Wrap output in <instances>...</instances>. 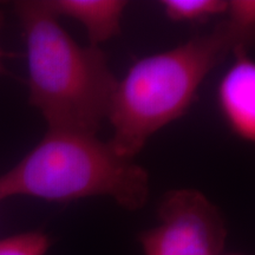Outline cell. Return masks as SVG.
I'll use <instances>...</instances> for the list:
<instances>
[{
	"label": "cell",
	"instance_id": "obj_1",
	"mask_svg": "<svg viewBox=\"0 0 255 255\" xmlns=\"http://www.w3.org/2000/svg\"><path fill=\"white\" fill-rule=\"evenodd\" d=\"M253 38L254 30L227 18L208 33L137 60L115 89L111 146L133 159L155 132L187 113L207 76Z\"/></svg>",
	"mask_w": 255,
	"mask_h": 255
},
{
	"label": "cell",
	"instance_id": "obj_2",
	"mask_svg": "<svg viewBox=\"0 0 255 255\" xmlns=\"http://www.w3.org/2000/svg\"><path fill=\"white\" fill-rule=\"evenodd\" d=\"M26 45L28 101L49 129L92 133L109 115L117 79L100 47L82 46L44 4H14Z\"/></svg>",
	"mask_w": 255,
	"mask_h": 255
},
{
	"label": "cell",
	"instance_id": "obj_3",
	"mask_svg": "<svg viewBox=\"0 0 255 255\" xmlns=\"http://www.w3.org/2000/svg\"><path fill=\"white\" fill-rule=\"evenodd\" d=\"M12 196L50 202L109 196L123 208L137 210L148 201L149 175L96 135L49 129L0 176V200Z\"/></svg>",
	"mask_w": 255,
	"mask_h": 255
},
{
	"label": "cell",
	"instance_id": "obj_4",
	"mask_svg": "<svg viewBox=\"0 0 255 255\" xmlns=\"http://www.w3.org/2000/svg\"><path fill=\"white\" fill-rule=\"evenodd\" d=\"M159 223L139 235L144 255H222L227 227L218 207L196 189L169 191Z\"/></svg>",
	"mask_w": 255,
	"mask_h": 255
},
{
	"label": "cell",
	"instance_id": "obj_5",
	"mask_svg": "<svg viewBox=\"0 0 255 255\" xmlns=\"http://www.w3.org/2000/svg\"><path fill=\"white\" fill-rule=\"evenodd\" d=\"M248 47L234 51V63L223 75L218 101L226 122L241 139H255V64Z\"/></svg>",
	"mask_w": 255,
	"mask_h": 255
},
{
	"label": "cell",
	"instance_id": "obj_6",
	"mask_svg": "<svg viewBox=\"0 0 255 255\" xmlns=\"http://www.w3.org/2000/svg\"><path fill=\"white\" fill-rule=\"evenodd\" d=\"M57 18H72L87 30L90 45L97 46L121 33L124 0H44Z\"/></svg>",
	"mask_w": 255,
	"mask_h": 255
},
{
	"label": "cell",
	"instance_id": "obj_7",
	"mask_svg": "<svg viewBox=\"0 0 255 255\" xmlns=\"http://www.w3.org/2000/svg\"><path fill=\"white\" fill-rule=\"evenodd\" d=\"M164 13L173 21L202 23L227 12L225 0H163Z\"/></svg>",
	"mask_w": 255,
	"mask_h": 255
},
{
	"label": "cell",
	"instance_id": "obj_8",
	"mask_svg": "<svg viewBox=\"0 0 255 255\" xmlns=\"http://www.w3.org/2000/svg\"><path fill=\"white\" fill-rule=\"evenodd\" d=\"M50 247V238L39 231L0 239V255H46Z\"/></svg>",
	"mask_w": 255,
	"mask_h": 255
},
{
	"label": "cell",
	"instance_id": "obj_9",
	"mask_svg": "<svg viewBox=\"0 0 255 255\" xmlns=\"http://www.w3.org/2000/svg\"><path fill=\"white\" fill-rule=\"evenodd\" d=\"M228 18L241 26L254 30L255 2L253 0H232L228 1Z\"/></svg>",
	"mask_w": 255,
	"mask_h": 255
},
{
	"label": "cell",
	"instance_id": "obj_10",
	"mask_svg": "<svg viewBox=\"0 0 255 255\" xmlns=\"http://www.w3.org/2000/svg\"><path fill=\"white\" fill-rule=\"evenodd\" d=\"M4 51L0 49V76L1 75H6L7 73V69L5 68V64H4Z\"/></svg>",
	"mask_w": 255,
	"mask_h": 255
},
{
	"label": "cell",
	"instance_id": "obj_11",
	"mask_svg": "<svg viewBox=\"0 0 255 255\" xmlns=\"http://www.w3.org/2000/svg\"><path fill=\"white\" fill-rule=\"evenodd\" d=\"M231 255H239V254H231Z\"/></svg>",
	"mask_w": 255,
	"mask_h": 255
},
{
	"label": "cell",
	"instance_id": "obj_12",
	"mask_svg": "<svg viewBox=\"0 0 255 255\" xmlns=\"http://www.w3.org/2000/svg\"><path fill=\"white\" fill-rule=\"evenodd\" d=\"M0 201H1V200H0Z\"/></svg>",
	"mask_w": 255,
	"mask_h": 255
}]
</instances>
